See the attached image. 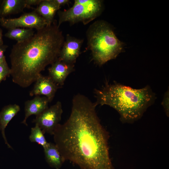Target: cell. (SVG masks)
Listing matches in <instances>:
<instances>
[{"instance_id":"ffe728a7","label":"cell","mask_w":169,"mask_h":169,"mask_svg":"<svg viewBox=\"0 0 169 169\" xmlns=\"http://www.w3.org/2000/svg\"><path fill=\"white\" fill-rule=\"evenodd\" d=\"M8 47V45L4 44L0 45V62L5 58L4 53Z\"/></svg>"},{"instance_id":"30bf717a","label":"cell","mask_w":169,"mask_h":169,"mask_svg":"<svg viewBox=\"0 0 169 169\" xmlns=\"http://www.w3.org/2000/svg\"><path fill=\"white\" fill-rule=\"evenodd\" d=\"M48 68L49 76L61 87L67 76L74 70V64L64 62L58 58Z\"/></svg>"},{"instance_id":"9c48e42d","label":"cell","mask_w":169,"mask_h":169,"mask_svg":"<svg viewBox=\"0 0 169 169\" xmlns=\"http://www.w3.org/2000/svg\"><path fill=\"white\" fill-rule=\"evenodd\" d=\"M49 76L40 74L37 79L33 89L30 91L31 96L43 95L48 99L49 102L53 100L57 90L60 88Z\"/></svg>"},{"instance_id":"7a4b0ae2","label":"cell","mask_w":169,"mask_h":169,"mask_svg":"<svg viewBox=\"0 0 169 169\" xmlns=\"http://www.w3.org/2000/svg\"><path fill=\"white\" fill-rule=\"evenodd\" d=\"M64 41L54 20L28 39L17 42L10 55L13 81L23 88L29 86L47 65L59 58Z\"/></svg>"},{"instance_id":"8992f818","label":"cell","mask_w":169,"mask_h":169,"mask_svg":"<svg viewBox=\"0 0 169 169\" xmlns=\"http://www.w3.org/2000/svg\"><path fill=\"white\" fill-rule=\"evenodd\" d=\"M63 112L61 103L58 101L36 115L32 122L40 127L44 134L53 135L61 120Z\"/></svg>"},{"instance_id":"8fae6325","label":"cell","mask_w":169,"mask_h":169,"mask_svg":"<svg viewBox=\"0 0 169 169\" xmlns=\"http://www.w3.org/2000/svg\"><path fill=\"white\" fill-rule=\"evenodd\" d=\"M49 101L46 97L36 96L33 99L27 101L25 103V117L21 122L27 126L26 120L32 115L39 114L48 108Z\"/></svg>"},{"instance_id":"52a82bcc","label":"cell","mask_w":169,"mask_h":169,"mask_svg":"<svg viewBox=\"0 0 169 169\" xmlns=\"http://www.w3.org/2000/svg\"><path fill=\"white\" fill-rule=\"evenodd\" d=\"M0 24L8 29L21 28L35 29L37 30L47 25L45 21L35 11L25 13L15 18H0Z\"/></svg>"},{"instance_id":"7c38bea8","label":"cell","mask_w":169,"mask_h":169,"mask_svg":"<svg viewBox=\"0 0 169 169\" xmlns=\"http://www.w3.org/2000/svg\"><path fill=\"white\" fill-rule=\"evenodd\" d=\"M19 105L10 104L4 106L0 111V131L5 143L8 147L12 149L8 142L5 133V130L9 122L20 110Z\"/></svg>"},{"instance_id":"cb8c5ba5","label":"cell","mask_w":169,"mask_h":169,"mask_svg":"<svg viewBox=\"0 0 169 169\" xmlns=\"http://www.w3.org/2000/svg\"><path fill=\"white\" fill-rule=\"evenodd\" d=\"M2 0H0V5L1 4V3L2 2Z\"/></svg>"},{"instance_id":"e0dca14e","label":"cell","mask_w":169,"mask_h":169,"mask_svg":"<svg viewBox=\"0 0 169 169\" xmlns=\"http://www.w3.org/2000/svg\"><path fill=\"white\" fill-rule=\"evenodd\" d=\"M40 127L37 124L31 128L29 139L32 142H36L42 146L43 148L48 145V142Z\"/></svg>"},{"instance_id":"5bb4252c","label":"cell","mask_w":169,"mask_h":169,"mask_svg":"<svg viewBox=\"0 0 169 169\" xmlns=\"http://www.w3.org/2000/svg\"><path fill=\"white\" fill-rule=\"evenodd\" d=\"M26 8L25 0H2L0 6V18L19 13Z\"/></svg>"},{"instance_id":"603a6c76","label":"cell","mask_w":169,"mask_h":169,"mask_svg":"<svg viewBox=\"0 0 169 169\" xmlns=\"http://www.w3.org/2000/svg\"><path fill=\"white\" fill-rule=\"evenodd\" d=\"M3 44V31L0 28V45Z\"/></svg>"},{"instance_id":"4fadbf2b","label":"cell","mask_w":169,"mask_h":169,"mask_svg":"<svg viewBox=\"0 0 169 169\" xmlns=\"http://www.w3.org/2000/svg\"><path fill=\"white\" fill-rule=\"evenodd\" d=\"M60 8L53 0H42L37 7L34 9L45 21L47 25H49L54 21L55 15Z\"/></svg>"},{"instance_id":"5b68a950","label":"cell","mask_w":169,"mask_h":169,"mask_svg":"<svg viewBox=\"0 0 169 169\" xmlns=\"http://www.w3.org/2000/svg\"><path fill=\"white\" fill-rule=\"evenodd\" d=\"M103 1L100 0H75L72 7L67 10H59V28L63 23L72 24L79 22L85 25L95 19L101 13Z\"/></svg>"},{"instance_id":"2e32d148","label":"cell","mask_w":169,"mask_h":169,"mask_svg":"<svg viewBox=\"0 0 169 169\" xmlns=\"http://www.w3.org/2000/svg\"><path fill=\"white\" fill-rule=\"evenodd\" d=\"M33 29L17 28L8 29L5 36L19 43L25 41L34 34Z\"/></svg>"},{"instance_id":"6da1fadb","label":"cell","mask_w":169,"mask_h":169,"mask_svg":"<svg viewBox=\"0 0 169 169\" xmlns=\"http://www.w3.org/2000/svg\"><path fill=\"white\" fill-rule=\"evenodd\" d=\"M97 105L84 95L73 97L70 115L53 134L64 161L81 169H115L109 153V133L101 125Z\"/></svg>"},{"instance_id":"7402d4cb","label":"cell","mask_w":169,"mask_h":169,"mask_svg":"<svg viewBox=\"0 0 169 169\" xmlns=\"http://www.w3.org/2000/svg\"><path fill=\"white\" fill-rule=\"evenodd\" d=\"M54 2L60 8L61 6L69 4L70 1L69 0H53Z\"/></svg>"},{"instance_id":"9a60e30c","label":"cell","mask_w":169,"mask_h":169,"mask_svg":"<svg viewBox=\"0 0 169 169\" xmlns=\"http://www.w3.org/2000/svg\"><path fill=\"white\" fill-rule=\"evenodd\" d=\"M46 161L51 167L59 169L65 161L55 144L49 142L44 148Z\"/></svg>"},{"instance_id":"d6986e66","label":"cell","mask_w":169,"mask_h":169,"mask_svg":"<svg viewBox=\"0 0 169 169\" xmlns=\"http://www.w3.org/2000/svg\"><path fill=\"white\" fill-rule=\"evenodd\" d=\"M169 90H168L165 93L161 103V105L164 109L166 114L168 117L169 116Z\"/></svg>"},{"instance_id":"3957f363","label":"cell","mask_w":169,"mask_h":169,"mask_svg":"<svg viewBox=\"0 0 169 169\" xmlns=\"http://www.w3.org/2000/svg\"><path fill=\"white\" fill-rule=\"evenodd\" d=\"M95 94L96 105L115 109L123 123L132 124L140 119L156 98L149 85L136 89L117 83L106 82L101 89H95Z\"/></svg>"},{"instance_id":"44dd1931","label":"cell","mask_w":169,"mask_h":169,"mask_svg":"<svg viewBox=\"0 0 169 169\" xmlns=\"http://www.w3.org/2000/svg\"><path fill=\"white\" fill-rule=\"evenodd\" d=\"M42 0H25L27 8H31L32 5H38Z\"/></svg>"},{"instance_id":"ba28073f","label":"cell","mask_w":169,"mask_h":169,"mask_svg":"<svg viewBox=\"0 0 169 169\" xmlns=\"http://www.w3.org/2000/svg\"><path fill=\"white\" fill-rule=\"evenodd\" d=\"M83 42V39L67 34L58 58L67 63L74 64L80 54L81 47Z\"/></svg>"},{"instance_id":"277c9868","label":"cell","mask_w":169,"mask_h":169,"mask_svg":"<svg viewBox=\"0 0 169 169\" xmlns=\"http://www.w3.org/2000/svg\"><path fill=\"white\" fill-rule=\"evenodd\" d=\"M86 36L88 49L91 51L92 60L99 66L115 59L123 51L124 44L105 21L93 23L88 28Z\"/></svg>"},{"instance_id":"ac0fdd59","label":"cell","mask_w":169,"mask_h":169,"mask_svg":"<svg viewBox=\"0 0 169 169\" xmlns=\"http://www.w3.org/2000/svg\"><path fill=\"white\" fill-rule=\"evenodd\" d=\"M11 74L10 68L8 67L5 58L0 62V83L6 80Z\"/></svg>"}]
</instances>
